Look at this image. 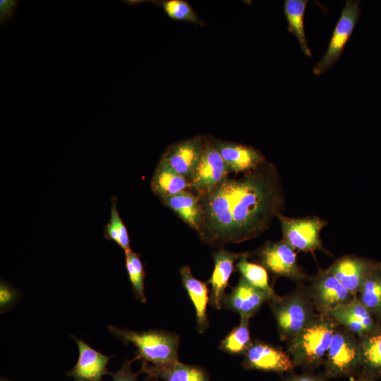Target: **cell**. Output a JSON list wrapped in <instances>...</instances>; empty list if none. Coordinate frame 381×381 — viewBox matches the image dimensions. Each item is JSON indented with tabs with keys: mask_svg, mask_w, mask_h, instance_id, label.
<instances>
[{
	"mask_svg": "<svg viewBox=\"0 0 381 381\" xmlns=\"http://www.w3.org/2000/svg\"><path fill=\"white\" fill-rule=\"evenodd\" d=\"M283 204L277 171L266 162L238 179L225 178L205 195L200 234L211 242L254 238L268 228Z\"/></svg>",
	"mask_w": 381,
	"mask_h": 381,
	"instance_id": "6da1fadb",
	"label": "cell"
},
{
	"mask_svg": "<svg viewBox=\"0 0 381 381\" xmlns=\"http://www.w3.org/2000/svg\"><path fill=\"white\" fill-rule=\"evenodd\" d=\"M339 325L329 315H320L288 341L286 352L296 367L313 371L324 364L334 332Z\"/></svg>",
	"mask_w": 381,
	"mask_h": 381,
	"instance_id": "7a4b0ae2",
	"label": "cell"
},
{
	"mask_svg": "<svg viewBox=\"0 0 381 381\" xmlns=\"http://www.w3.org/2000/svg\"><path fill=\"white\" fill-rule=\"evenodd\" d=\"M274 316L280 339L289 341L320 315L309 288L300 284L290 294L268 303Z\"/></svg>",
	"mask_w": 381,
	"mask_h": 381,
	"instance_id": "3957f363",
	"label": "cell"
},
{
	"mask_svg": "<svg viewBox=\"0 0 381 381\" xmlns=\"http://www.w3.org/2000/svg\"><path fill=\"white\" fill-rule=\"evenodd\" d=\"M109 332L125 344H133L138 349L136 358L164 367L178 363V337L168 332L150 329L145 332L109 326Z\"/></svg>",
	"mask_w": 381,
	"mask_h": 381,
	"instance_id": "277c9868",
	"label": "cell"
},
{
	"mask_svg": "<svg viewBox=\"0 0 381 381\" xmlns=\"http://www.w3.org/2000/svg\"><path fill=\"white\" fill-rule=\"evenodd\" d=\"M325 374L328 378L351 377L361 368L358 338L338 325L325 356Z\"/></svg>",
	"mask_w": 381,
	"mask_h": 381,
	"instance_id": "5b68a950",
	"label": "cell"
},
{
	"mask_svg": "<svg viewBox=\"0 0 381 381\" xmlns=\"http://www.w3.org/2000/svg\"><path fill=\"white\" fill-rule=\"evenodd\" d=\"M282 231V240L294 250L313 253L315 250L326 252L320 237V232L327 222L320 217H289L277 214Z\"/></svg>",
	"mask_w": 381,
	"mask_h": 381,
	"instance_id": "8992f818",
	"label": "cell"
},
{
	"mask_svg": "<svg viewBox=\"0 0 381 381\" xmlns=\"http://www.w3.org/2000/svg\"><path fill=\"white\" fill-rule=\"evenodd\" d=\"M360 13L359 1H346L332 32L327 52L313 66V72L315 75L325 73L337 62L352 35Z\"/></svg>",
	"mask_w": 381,
	"mask_h": 381,
	"instance_id": "52a82bcc",
	"label": "cell"
},
{
	"mask_svg": "<svg viewBox=\"0 0 381 381\" xmlns=\"http://www.w3.org/2000/svg\"><path fill=\"white\" fill-rule=\"evenodd\" d=\"M259 257L262 266L276 276L284 277L299 284L308 277L298 263L295 250L283 240L265 245Z\"/></svg>",
	"mask_w": 381,
	"mask_h": 381,
	"instance_id": "ba28073f",
	"label": "cell"
},
{
	"mask_svg": "<svg viewBox=\"0 0 381 381\" xmlns=\"http://www.w3.org/2000/svg\"><path fill=\"white\" fill-rule=\"evenodd\" d=\"M310 294L316 312L327 315L334 308L347 303L354 296L327 270L309 278ZM356 296V295H355Z\"/></svg>",
	"mask_w": 381,
	"mask_h": 381,
	"instance_id": "9c48e42d",
	"label": "cell"
},
{
	"mask_svg": "<svg viewBox=\"0 0 381 381\" xmlns=\"http://www.w3.org/2000/svg\"><path fill=\"white\" fill-rule=\"evenodd\" d=\"M337 323L361 339L380 330L372 313L359 301L357 295L347 303L328 313Z\"/></svg>",
	"mask_w": 381,
	"mask_h": 381,
	"instance_id": "30bf717a",
	"label": "cell"
},
{
	"mask_svg": "<svg viewBox=\"0 0 381 381\" xmlns=\"http://www.w3.org/2000/svg\"><path fill=\"white\" fill-rule=\"evenodd\" d=\"M229 171L214 143L207 140L190 186L205 195L226 178Z\"/></svg>",
	"mask_w": 381,
	"mask_h": 381,
	"instance_id": "8fae6325",
	"label": "cell"
},
{
	"mask_svg": "<svg viewBox=\"0 0 381 381\" xmlns=\"http://www.w3.org/2000/svg\"><path fill=\"white\" fill-rule=\"evenodd\" d=\"M206 138L195 136L169 146L160 160L189 181L200 160Z\"/></svg>",
	"mask_w": 381,
	"mask_h": 381,
	"instance_id": "7c38bea8",
	"label": "cell"
},
{
	"mask_svg": "<svg viewBox=\"0 0 381 381\" xmlns=\"http://www.w3.org/2000/svg\"><path fill=\"white\" fill-rule=\"evenodd\" d=\"M246 369L267 372H291L296 367L287 352L262 342L253 343L244 353Z\"/></svg>",
	"mask_w": 381,
	"mask_h": 381,
	"instance_id": "4fadbf2b",
	"label": "cell"
},
{
	"mask_svg": "<svg viewBox=\"0 0 381 381\" xmlns=\"http://www.w3.org/2000/svg\"><path fill=\"white\" fill-rule=\"evenodd\" d=\"M71 336L76 341L79 355L76 364L66 372L67 376L73 381H103L104 375H111L107 368L110 356L97 351L73 334Z\"/></svg>",
	"mask_w": 381,
	"mask_h": 381,
	"instance_id": "5bb4252c",
	"label": "cell"
},
{
	"mask_svg": "<svg viewBox=\"0 0 381 381\" xmlns=\"http://www.w3.org/2000/svg\"><path fill=\"white\" fill-rule=\"evenodd\" d=\"M376 264L355 255H344L337 259L327 270L346 290L355 296Z\"/></svg>",
	"mask_w": 381,
	"mask_h": 381,
	"instance_id": "9a60e30c",
	"label": "cell"
},
{
	"mask_svg": "<svg viewBox=\"0 0 381 381\" xmlns=\"http://www.w3.org/2000/svg\"><path fill=\"white\" fill-rule=\"evenodd\" d=\"M214 143L230 171L248 172L267 162L261 152L253 147L223 140Z\"/></svg>",
	"mask_w": 381,
	"mask_h": 381,
	"instance_id": "2e32d148",
	"label": "cell"
},
{
	"mask_svg": "<svg viewBox=\"0 0 381 381\" xmlns=\"http://www.w3.org/2000/svg\"><path fill=\"white\" fill-rule=\"evenodd\" d=\"M271 301L266 292L250 285L241 277L231 294L224 296L222 304L227 309L238 313L241 318L250 319L262 304Z\"/></svg>",
	"mask_w": 381,
	"mask_h": 381,
	"instance_id": "e0dca14e",
	"label": "cell"
},
{
	"mask_svg": "<svg viewBox=\"0 0 381 381\" xmlns=\"http://www.w3.org/2000/svg\"><path fill=\"white\" fill-rule=\"evenodd\" d=\"M246 253H235L221 249L213 254L214 267L208 282L211 284L210 303L216 309L222 308L225 290L234 270L236 260L241 258Z\"/></svg>",
	"mask_w": 381,
	"mask_h": 381,
	"instance_id": "ac0fdd59",
	"label": "cell"
},
{
	"mask_svg": "<svg viewBox=\"0 0 381 381\" xmlns=\"http://www.w3.org/2000/svg\"><path fill=\"white\" fill-rule=\"evenodd\" d=\"M162 202L177 214L189 226L200 231L203 221V210L198 197L187 190H183L162 200Z\"/></svg>",
	"mask_w": 381,
	"mask_h": 381,
	"instance_id": "d6986e66",
	"label": "cell"
},
{
	"mask_svg": "<svg viewBox=\"0 0 381 381\" xmlns=\"http://www.w3.org/2000/svg\"><path fill=\"white\" fill-rule=\"evenodd\" d=\"M181 277L196 312L198 329L203 333L208 326L207 306L209 301L208 288L205 283L195 278L188 266H183L180 270Z\"/></svg>",
	"mask_w": 381,
	"mask_h": 381,
	"instance_id": "ffe728a7",
	"label": "cell"
},
{
	"mask_svg": "<svg viewBox=\"0 0 381 381\" xmlns=\"http://www.w3.org/2000/svg\"><path fill=\"white\" fill-rule=\"evenodd\" d=\"M151 189L161 200L186 190L190 182L159 160L151 179Z\"/></svg>",
	"mask_w": 381,
	"mask_h": 381,
	"instance_id": "44dd1931",
	"label": "cell"
},
{
	"mask_svg": "<svg viewBox=\"0 0 381 381\" xmlns=\"http://www.w3.org/2000/svg\"><path fill=\"white\" fill-rule=\"evenodd\" d=\"M142 371L164 381H209L207 373L200 368L179 362L164 367L148 365L143 361Z\"/></svg>",
	"mask_w": 381,
	"mask_h": 381,
	"instance_id": "7402d4cb",
	"label": "cell"
},
{
	"mask_svg": "<svg viewBox=\"0 0 381 381\" xmlns=\"http://www.w3.org/2000/svg\"><path fill=\"white\" fill-rule=\"evenodd\" d=\"M361 354V373L374 379L381 377V329L358 339Z\"/></svg>",
	"mask_w": 381,
	"mask_h": 381,
	"instance_id": "603a6c76",
	"label": "cell"
},
{
	"mask_svg": "<svg viewBox=\"0 0 381 381\" xmlns=\"http://www.w3.org/2000/svg\"><path fill=\"white\" fill-rule=\"evenodd\" d=\"M307 4V0H286L284 4V13L289 32L296 36L303 54L311 57L312 52L308 45L303 23Z\"/></svg>",
	"mask_w": 381,
	"mask_h": 381,
	"instance_id": "cb8c5ba5",
	"label": "cell"
},
{
	"mask_svg": "<svg viewBox=\"0 0 381 381\" xmlns=\"http://www.w3.org/2000/svg\"><path fill=\"white\" fill-rule=\"evenodd\" d=\"M358 298L374 315L381 316V263L377 262L364 281Z\"/></svg>",
	"mask_w": 381,
	"mask_h": 381,
	"instance_id": "d4e9b609",
	"label": "cell"
},
{
	"mask_svg": "<svg viewBox=\"0 0 381 381\" xmlns=\"http://www.w3.org/2000/svg\"><path fill=\"white\" fill-rule=\"evenodd\" d=\"M247 257L248 254L243 255L236 265L241 277L250 285L266 292L271 297L272 301L279 299L280 296L269 284L268 274L265 267L249 262Z\"/></svg>",
	"mask_w": 381,
	"mask_h": 381,
	"instance_id": "484cf974",
	"label": "cell"
},
{
	"mask_svg": "<svg viewBox=\"0 0 381 381\" xmlns=\"http://www.w3.org/2000/svg\"><path fill=\"white\" fill-rule=\"evenodd\" d=\"M249 319L241 318L240 324L234 327L220 343V349L224 351L238 355L245 353L253 342L248 327Z\"/></svg>",
	"mask_w": 381,
	"mask_h": 381,
	"instance_id": "4316f807",
	"label": "cell"
},
{
	"mask_svg": "<svg viewBox=\"0 0 381 381\" xmlns=\"http://www.w3.org/2000/svg\"><path fill=\"white\" fill-rule=\"evenodd\" d=\"M104 236L117 243L125 253L131 250L128 233L117 210L116 198H111L110 219L104 227Z\"/></svg>",
	"mask_w": 381,
	"mask_h": 381,
	"instance_id": "83f0119b",
	"label": "cell"
},
{
	"mask_svg": "<svg viewBox=\"0 0 381 381\" xmlns=\"http://www.w3.org/2000/svg\"><path fill=\"white\" fill-rule=\"evenodd\" d=\"M126 269L135 298L143 303L146 302L145 294V272L140 255L131 250L125 253Z\"/></svg>",
	"mask_w": 381,
	"mask_h": 381,
	"instance_id": "f1b7e54d",
	"label": "cell"
},
{
	"mask_svg": "<svg viewBox=\"0 0 381 381\" xmlns=\"http://www.w3.org/2000/svg\"><path fill=\"white\" fill-rule=\"evenodd\" d=\"M161 5L166 14L174 20L203 25L192 6L184 0L163 1Z\"/></svg>",
	"mask_w": 381,
	"mask_h": 381,
	"instance_id": "f546056e",
	"label": "cell"
},
{
	"mask_svg": "<svg viewBox=\"0 0 381 381\" xmlns=\"http://www.w3.org/2000/svg\"><path fill=\"white\" fill-rule=\"evenodd\" d=\"M19 291L6 283H0V310L1 313L9 310L19 298Z\"/></svg>",
	"mask_w": 381,
	"mask_h": 381,
	"instance_id": "4dcf8cb0",
	"label": "cell"
},
{
	"mask_svg": "<svg viewBox=\"0 0 381 381\" xmlns=\"http://www.w3.org/2000/svg\"><path fill=\"white\" fill-rule=\"evenodd\" d=\"M134 360L125 361L120 369L111 373V381H137L138 373L131 370V363Z\"/></svg>",
	"mask_w": 381,
	"mask_h": 381,
	"instance_id": "1f68e13d",
	"label": "cell"
},
{
	"mask_svg": "<svg viewBox=\"0 0 381 381\" xmlns=\"http://www.w3.org/2000/svg\"><path fill=\"white\" fill-rule=\"evenodd\" d=\"M328 379L325 373L315 374L312 371H306L302 374L289 376L284 381H327Z\"/></svg>",
	"mask_w": 381,
	"mask_h": 381,
	"instance_id": "d6a6232c",
	"label": "cell"
},
{
	"mask_svg": "<svg viewBox=\"0 0 381 381\" xmlns=\"http://www.w3.org/2000/svg\"><path fill=\"white\" fill-rule=\"evenodd\" d=\"M18 1H1V23L7 22L13 15L16 8Z\"/></svg>",
	"mask_w": 381,
	"mask_h": 381,
	"instance_id": "836d02e7",
	"label": "cell"
},
{
	"mask_svg": "<svg viewBox=\"0 0 381 381\" xmlns=\"http://www.w3.org/2000/svg\"><path fill=\"white\" fill-rule=\"evenodd\" d=\"M353 381H374V379L368 376L361 374V375Z\"/></svg>",
	"mask_w": 381,
	"mask_h": 381,
	"instance_id": "e575fe53",
	"label": "cell"
},
{
	"mask_svg": "<svg viewBox=\"0 0 381 381\" xmlns=\"http://www.w3.org/2000/svg\"><path fill=\"white\" fill-rule=\"evenodd\" d=\"M0 381H11V380H8V379H7L6 377H1Z\"/></svg>",
	"mask_w": 381,
	"mask_h": 381,
	"instance_id": "d590c367",
	"label": "cell"
}]
</instances>
